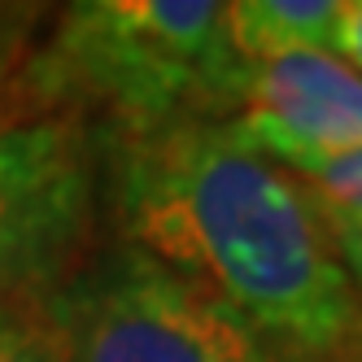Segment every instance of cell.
<instances>
[{
    "label": "cell",
    "mask_w": 362,
    "mask_h": 362,
    "mask_svg": "<svg viewBox=\"0 0 362 362\" xmlns=\"http://www.w3.org/2000/svg\"><path fill=\"white\" fill-rule=\"evenodd\" d=\"M114 236L231 305L297 362H362V293L297 179L227 122L105 140Z\"/></svg>",
    "instance_id": "6da1fadb"
},
{
    "label": "cell",
    "mask_w": 362,
    "mask_h": 362,
    "mask_svg": "<svg viewBox=\"0 0 362 362\" xmlns=\"http://www.w3.org/2000/svg\"><path fill=\"white\" fill-rule=\"evenodd\" d=\"M245 62L214 0L66 5L22 62L35 118L100 122L110 140H148L184 122H227Z\"/></svg>",
    "instance_id": "7a4b0ae2"
},
{
    "label": "cell",
    "mask_w": 362,
    "mask_h": 362,
    "mask_svg": "<svg viewBox=\"0 0 362 362\" xmlns=\"http://www.w3.org/2000/svg\"><path fill=\"white\" fill-rule=\"evenodd\" d=\"M31 310L62 362H297L231 305L118 236L92 245Z\"/></svg>",
    "instance_id": "3957f363"
},
{
    "label": "cell",
    "mask_w": 362,
    "mask_h": 362,
    "mask_svg": "<svg viewBox=\"0 0 362 362\" xmlns=\"http://www.w3.org/2000/svg\"><path fill=\"white\" fill-rule=\"evenodd\" d=\"M96 144L70 118L0 136V305H31L96 245Z\"/></svg>",
    "instance_id": "277c9868"
},
{
    "label": "cell",
    "mask_w": 362,
    "mask_h": 362,
    "mask_svg": "<svg viewBox=\"0 0 362 362\" xmlns=\"http://www.w3.org/2000/svg\"><path fill=\"white\" fill-rule=\"evenodd\" d=\"M227 127L275 166L362 148V74L336 53L253 62Z\"/></svg>",
    "instance_id": "5b68a950"
},
{
    "label": "cell",
    "mask_w": 362,
    "mask_h": 362,
    "mask_svg": "<svg viewBox=\"0 0 362 362\" xmlns=\"http://www.w3.org/2000/svg\"><path fill=\"white\" fill-rule=\"evenodd\" d=\"M345 0H236L227 5V40L245 66L297 57V53H336Z\"/></svg>",
    "instance_id": "8992f818"
},
{
    "label": "cell",
    "mask_w": 362,
    "mask_h": 362,
    "mask_svg": "<svg viewBox=\"0 0 362 362\" xmlns=\"http://www.w3.org/2000/svg\"><path fill=\"white\" fill-rule=\"evenodd\" d=\"M301 197L310 201V210L319 214V223L327 227L332 245L345 236H362V148L349 153H332V158H315V162H297L284 166Z\"/></svg>",
    "instance_id": "52a82bcc"
},
{
    "label": "cell",
    "mask_w": 362,
    "mask_h": 362,
    "mask_svg": "<svg viewBox=\"0 0 362 362\" xmlns=\"http://www.w3.org/2000/svg\"><path fill=\"white\" fill-rule=\"evenodd\" d=\"M0 362H62L31 305H0Z\"/></svg>",
    "instance_id": "ba28073f"
},
{
    "label": "cell",
    "mask_w": 362,
    "mask_h": 362,
    "mask_svg": "<svg viewBox=\"0 0 362 362\" xmlns=\"http://www.w3.org/2000/svg\"><path fill=\"white\" fill-rule=\"evenodd\" d=\"M22 62H27V53H13L9 44H0V136L18 122L35 118L27 88H22Z\"/></svg>",
    "instance_id": "9c48e42d"
},
{
    "label": "cell",
    "mask_w": 362,
    "mask_h": 362,
    "mask_svg": "<svg viewBox=\"0 0 362 362\" xmlns=\"http://www.w3.org/2000/svg\"><path fill=\"white\" fill-rule=\"evenodd\" d=\"M336 57L362 74V0H345L341 31H336Z\"/></svg>",
    "instance_id": "30bf717a"
},
{
    "label": "cell",
    "mask_w": 362,
    "mask_h": 362,
    "mask_svg": "<svg viewBox=\"0 0 362 362\" xmlns=\"http://www.w3.org/2000/svg\"><path fill=\"white\" fill-rule=\"evenodd\" d=\"M336 253H341V262L354 279V288L362 293V236H345V240H336Z\"/></svg>",
    "instance_id": "8fae6325"
}]
</instances>
